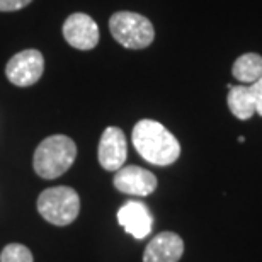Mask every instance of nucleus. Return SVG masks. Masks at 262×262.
Listing matches in <instances>:
<instances>
[{"label":"nucleus","instance_id":"f257e3e1","mask_svg":"<svg viewBox=\"0 0 262 262\" xmlns=\"http://www.w3.org/2000/svg\"><path fill=\"white\" fill-rule=\"evenodd\" d=\"M136 151L154 165H170L181 157V145L164 124L154 119H141L131 135Z\"/></svg>","mask_w":262,"mask_h":262},{"label":"nucleus","instance_id":"f03ea898","mask_svg":"<svg viewBox=\"0 0 262 262\" xmlns=\"http://www.w3.org/2000/svg\"><path fill=\"white\" fill-rule=\"evenodd\" d=\"M77 145L67 135H51L38 145L34 151V172L43 179L63 176L75 162Z\"/></svg>","mask_w":262,"mask_h":262},{"label":"nucleus","instance_id":"7ed1b4c3","mask_svg":"<svg viewBox=\"0 0 262 262\" xmlns=\"http://www.w3.org/2000/svg\"><path fill=\"white\" fill-rule=\"evenodd\" d=\"M109 31L113 38L128 50H145L155 39V28L151 20L129 10L113 14L109 19Z\"/></svg>","mask_w":262,"mask_h":262},{"label":"nucleus","instance_id":"20e7f679","mask_svg":"<svg viewBox=\"0 0 262 262\" xmlns=\"http://www.w3.org/2000/svg\"><path fill=\"white\" fill-rule=\"evenodd\" d=\"M38 211L46 222L56 227L73 223L80 211V198L68 186H56L45 189L38 198Z\"/></svg>","mask_w":262,"mask_h":262},{"label":"nucleus","instance_id":"39448f33","mask_svg":"<svg viewBox=\"0 0 262 262\" xmlns=\"http://www.w3.org/2000/svg\"><path fill=\"white\" fill-rule=\"evenodd\" d=\"M45 72V58L43 53L38 50H24L15 53L12 58L7 61L5 67V75L9 82H12L17 87H31Z\"/></svg>","mask_w":262,"mask_h":262},{"label":"nucleus","instance_id":"423d86ee","mask_svg":"<svg viewBox=\"0 0 262 262\" xmlns=\"http://www.w3.org/2000/svg\"><path fill=\"white\" fill-rule=\"evenodd\" d=\"M63 38L72 48L89 51L99 45V26L89 14L75 12L63 23Z\"/></svg>","mask_w":262,"mask_h":262},{"label":"nucleus","instance_id":"0eeeda50","mask_svg":"<svg viewBox=\"0 0 262 262\" xmlns=\"http://www.w3.org/2000/svg\"><path fill=\"white\" fill-rule=\"evenodd\" d=\"M99 164L102 169L116 172L124 165L128 157V145L126 136H124L123 129L118 126H109L104 129V133L99 141Z\"/></svg>","mask_w":262,"mask_h":262},{"label":"nucleus","instance_id":"6e6552de","mask_svg":"<svg viewBox=\"0 0 262 262\" xmlns=\"http://www.w3.org/2000/svg\"><path fill=\"white\" fill-rule=\"evenodd\" d=\"M114 187L124 194L148 196L157 189V177L150 170L138 165H126L116 170Z\"/></svg>","mask_w":262,"mask_h":262},{"label":"nucleus","instance_id":"1a4fd4ad","mask_svg":"<svg viewBox=\"0 0 262 262\" xmlns=\"http://www.w3.org/2000/svg\"><path fill=\"white\" fill-rule=\"evenodd\" d=\"M184 254V240L174 232L155 235L146 245L143 262H179Z\"/></svg>","mask_w":262,"mask_h":262},{"label":"nucleus","instance_id":"9d476101","mask_svg":"<svg viewBox=\"0 0 262 262\" xmlns=\"http://www.w3.org/2000/svg\"><path fill=\"white\" fill-rule=\"evenodd\" d=\"M118 222L129 235H133L138 240L145 238L154 227L150 209L140 201L124 203L118 211Z\"/></svg>","mask_w":262,"mask_h":262},{"label":"nucleus","instance_id":"9b49d317","mask_svg":"<svg viewBox=\"0 0 262 262\" xmlns=\"http://www.w3.org/2000/svg\"><path fill=\"white\" fill-rule=\"evenodd\" d=\"M228 109L230 113L233 114L235 118L242 119H250L255 114V102H254V96L252 91H250V85H232L228 89Z\"/></svg>","mask_w":262,"mask_h":262},{"label":"nucleus","instance_id":"f8f14e48","mask_svg":"<svg viewBox=\"0 0 262 262\" xmlns=\"http://www.w3.org/2000/svg\"><path fill=\"white\" fill-rule=\"evenodd\" d=\"M232 75L244 85L257 82L262 77V56L257 53L240 55L232 67Z\"/></svg>","mask_w":262,"mask_h":262},{"label":"nucleus","instance_id":"ddd939ff","mask_svg":"<svg viewBox=\"0 0 262 262\" xmlns=\"http://www.w3.org/2000/svg\"><path fill=\"white\" fill-rule=\"evenodd\" d=\"M0 262H33V254L23 244H9L0 254Z\"/></svg>","mask_w":262,"mask_h":262},{"label":"nucleus","instance_id":"4468645a","mask_svg":"<svg viewBox=\"0 0 262 262\" xmlns=\"http://www.w3.org/2000/svg\"><path fill=\"white\" fill-rule=\"evenodd\" d=\"M33 2V0H0V12H15Z\"/></svg>","mask_w":262,"mask_h":262},{"label":"nucleus","instance_id":"2eb2a0df","mask_svg":"<svg viewBox=\"0 0 262 262\" xmlns=\"http://www.w3.org/2000/svg\"><path fill=\"white\" fill-rule=\"evenodd\" d=\"M250 91H252L254 102H255V113L262 116V77L257 82L250 83Z\"/></svg>","mask_w":262,"mask_h":262}]
</instances>
